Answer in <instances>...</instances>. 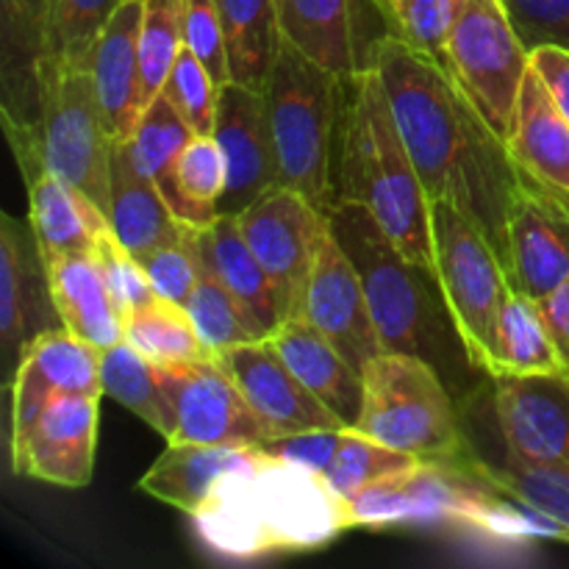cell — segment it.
Wrapping results in <instances>:
<instances>
[{
    "label": "cell",
    "instance_id": "cell-1",
    "mask_svg": "<svg viewBox=\"0 0 569 569\" xmlns=\"http://www.w3.org/2000/svg\"><path fill=\"white\" fill-rule=\"evenodd\" d=\"M367 64L381 76L428 200L456 206L506 267L509 211L520 183L503 139L433 56L383 33L367 48Z\"/></svg>",
    "mask_w": 569,
    "mask_h": 569
},
{
    "label": "cell",
    "instance_id": "cell-2",
    "mask_svg": "<svg viewBox=\"0 0 569 569\" xmlns=\"http://www.w3.org/2000/svg\"><path fill=\"white\" fill-rule=\"evenodd\" d=\"M192 520L198 537L228 559L315 550L353 528L348 498L326 472L264 448L228 472Z\"/></svg>",
    "mask_w": 569,
    "mask_h": 569
},
{
    "label": "cell",
    "instance_id": "cell-3",
    "mask_svg": "<svg viewBox=\"0 0 569 569\" xmlns=\"http://www.w3.org/2000/svg\"><path fill=\"white\" fill-rule=\"evenodd\" d=\"M328 226L359 270L383 353L420 356L442 372L448 387L478 370L450 317L437 272L400 253L365 206L337 200Z\"/></svg>",
    "mask_w": 569,
    "mask_h": 569
},
{
    "label": "cell",
    "instance_id": "cell-4",
    "mask_svg": "<svg viewBox=\"0 0 569 569\" xmlns=\"http://www.w3.org/2000/svg\"><path fill=\"white\" fill-rule=\"evenodd\" d=\"M337 200L365 206L400 253L437 272L431 200L400 137L381 76L372 64L345 81Z\"/></svg>",
    "mask_w": 569,
    "mask_h": 569
},
{
    "label": "cell",
    "instance_id": "cell-5",
    "mask_svg": "<svg viewBox=\"0 0 569 569\" xmlns=\"http://www.w3.org/2000/svg\"><path fill=\"white\" fill-rule=\"evenodd\" d=\"M264 98L281 183L328 214L337 203L345 81L283 39L267 78Z\"/></svg>",
    "mask_w": 569,
    "mask_h": 569
},
{
    "label": "cell",
    "instance_id": "cell-6",
    "mask_svg": "<svg viewBox=\"0 0 569 569\" xmlns=\"http://www.w3.org/2000/svg\"><path fill=\"white\" fill-rule=\"evenodd\" d=\"M365 403L356 431L437 465H465L467 442L448 381L409 353H378L361 370Z\"/></svg>",
    "mask_w": 569,
    "mask_h": 569
},
{
    "label": "cell",
    "instance_id": "cell-7",
    "mask_svg": "<svg viewBox=\"0 0 569 569\" xmlns=\"http://www.w3.org/2000/svg\"><path fill=\"white\" fill-rule=\"evenodd\" d=\"M114 144L100 111L92 72L70 67L42 78L37 131L31 150L17 167L26 183H31L39 172L61 178L106 214Z\"/></svg>",
    "mask_w": 569,
    "mask_h": 569
},
{
    "label": "cell",
    "instance_id": "cell-8",
    "mask_svg": "<svg viewBox=\"0 0 569 569\" xmlns=\"http://www.w3.org/2000/svg\"><path fill=\"white\" fill-rule=\"evenodd\" d=\"M431 231L439 287L461 342L478 372L498 378L503 370L500 317L511 292L503 261L489 239L445 200L431 203Z\"/></svg>",
    "mask_w": 569,
    "mask_h": 569
},
{
    "label": "cell",
    "instance_id": "cell-9",
    "mask_svg": "<svg viewBox=\"0 0 569 569\" xmlns=\"http://www.w3.org/2000/svg\"><path fill=\"white\" fill-rule=\"evenodd\" d=\"M439 61L506 142L531 67V50L517 33L503 0H465Z\"/></svg>",
    "mask_w": 569,
    "mask_h": 569
},
{
    "label": "cell",
    "instance_id": "cell-10",
    "mask_svg": "<svg viewBox=\"0 0 569 569\" xmlns=\"http://www.w3.org/2000/svg\"><path fill=\"white\" fill-rule=\"evenodd\" d=\"M244 239L276 287L283 320L303 317L317 250L328 214L295 189L281 187L237 217Z\"/></svg>",
    "mask_w": 569,
    "mask_h": 569
},
{
    "label": "cell",
    "instance_id": "cell-11",
    "mask_svg": "<svg viewBox=\"0 0 569 569\" xmlns=\"http://www.w3.org/2000/svg\"><path fill=\"white\" fill-rule=\"evenodd\" d=\"M98 395H53L26 433L9 442L11 470L53 487H89L98 448Z\"/></svg>",
    "mask_w": 569,
    "mask_h": 569
},
{
    "label": "cell",
    "instance_id": "cell-12",
    "mask_svg": "<svg viewBox=\"0 0 569 569\" xmlns=\"http://www.w3.org/2000/svg\"><path fill=\"white\" fill-rule=\"evenodd\" d=\"M164 372L176 428L167 442L198 445H250L264 448L272 433L256 417L244 395L220 367V361H198Z\"/></svg>",
    "mask_w": 569,
    "mask_h": 569
},
{
    "label": "cell",
    "instance_id": "cell-13",
    "mask_svg": "<svg viewBox=\"0 0 569 569\" xmlns=\"http://www.w3.org/2000/svg\"><path fill=\"white\" fill-rule=\"evenodd\" d=\"M214 139L228 167V187L217 214L239 217L256 200L283 187L264 89L226 83L220 89Z\"/></svg>",
    "mask_w": 569,
    "mask_h": 569
},
{
    "label": "cell",
    "instance_id": "cell-14",
    "mask_svg": "<svg viewBox=\"0 0 569 569\" xmlns=\"http://www.w3.org/2000/svg\"><path fill=\"white\" fill-rule=\"evenodd\" d=\"M48 22L50 0H0V114L17 164L37 131Z\"/></svg>",
    "mask_w": 569,
    "mask_h": 569
},
{
    "label": "cell",
    "instance_id": "cell-15",
    "mask_svg": "<svg viewBox=\"0 0 569 569\" xmlns=\"http://www.w3.org/2000/svg\"><path fill=\"white\" fill-rule=\"evenodd\" d=\"M303 317L350 361L353 370L361 372L378 353H383L365 283L350 256L333 237L331 226L317 250Z\"/></svg>",
    "mask_w": 569,
    "mask_h": 569
},
{
    "label": "cell",
    "instance_id": "cell-16",
    "mask_svg": "<svg viewBox=\"0 0 569 569\" xmlns=\"http://www.w3.org/2000/svg\"><path fill=\"white\" fill-rule=\"evenodd\" d=\"M506 150L522 192L569 217V122L533 67L522 81Z\"/></svg>",
    "mask_w": 569,
    "mask_h": 569
},
{
    "label": "cell",
    "instance_id": "cell-17",
    "mask_svg": "<svg viewBox=\"0 0 569 569\" xmlns=\"http://www.w3.org/2000/svg\"><path fill=\"white\" fill-rule=\"evenodd\" d=\"M217 361L233 378L256 417L270 428L272 439L317 428H348L315 392L303 387V381L289 370L287 361L267 339L237 345L217 356Z\"/></svg>",
    "mask_w": 569,
    "mask_h": 569
},
{
    "label": "cell",
    "instance_id": "cell-18",
    "mask_svg": "<svg viewBox=\"0 0 569 569\" xmlns=\"http://www.w3.org/2000/svg\"><path fill=\"white\" fill-rule=\"evenodd\" d=\"M11 439L26 433L53 395H103L100 348L67 328H44L22 348L9 381Z\"/></svg>",
    "mask_w": 569,
    "mask_h": 569
},
{
    "label": "cell",
    "instance_id": "cell-19",
    "mask_svg": "<svg viewBox=\"0 0 569 569\" xmlns=\"http://www.w3.org/2000/svg\"><path fill=\"white\" fill-rule=\"evenodd\" d=\"M506 276L531 300L548 298L569 278V217L522 189L509 211Z\"/></svg>",
    "mask_w": 569,
    "mask_h": 569
},
{
    "label": "cell",
    "instance_id": "cell-20",
    "mask_svg": "<svg viewBox=\"0 0 569 569\" xmlns=\"http://www.w3.org/2000/svg\"><path fill=\"white\" fill-rule=\"evenodd\" d=\"M144 0H120L114 14L100 31L92 50L89 72L100 111L106 117L111 139L126 144L137 131L142 117V94H139V31H142Z\"/></svg>",
    "mask_w": 569,
    "mask_h": 569
},
{
    "label": "cell",
    "instance_id": "cell-21",
    "mask_svg": "<svg viewBox=\"0 0 569 569\" xmlns=\"http://www.w3.org/2000/svg\"><path fill=\"white\" fill-rule=\"evenodd\" d=\"M42 289H48L42 256L37 250L31 222L0 214V348L6 383L11 381L22 348L37 337L33 317L42 311Z\"/></svg>",
    "mask_w": 569,
    "mask_h": 569
},
{
    "label": "cell",
    "instance_id": "cell-22",
    "mask_svg": "<svg viewBox=\"0 0 569 569\" xmlns=\"http://www.w3.org/2000/svg\"><path fill=\"white\" fill-rule=\"evenodd\" d=\"M545 378H495V415L517 459L569 465V392L542 387Z\"/></svg>",
    "mask_w": 569,
    "mask_h": 569
},
{
    "label": "cell",
    "instance_id": "cell-23",
    "mask_svg": "<svg viewBox=\"0 0 569 569\" xmlns=\"http://www.w3.org/2000/svg\"><path fill=\"white\" fill-rule=\"evenodd\" d=\"M267 342L278 350L289 370L303 381L348 428H356L365 403V381L361 372L311 326L306 317L283 320Z\"/></svg>",
    "mask_w": 569,
    "mask_h": 569
},
{
    "label": "cell",
    "instance_id": "cell-24",
    "mask_svg": "<svg viewBox=\"0 0 569 569\" xmlns=\"http://www.w3.org/2000/svg\"><path fill=\"white\" fill-rule=\"evenodd\" d=\"M109 226L114 237L131 250L137 259H144L164 244L187 237V222L172 214L170 203L150 178H144L128 159L120 142L111 153V183H109Z\"/></svg>",
    "mask_w": 569,
    "mask_h": 569
},
{
    "label": "cell",
    "instance_id": "cell-25",
    "mask_svg": "<svg viewBox=\"0 0 569 569\" xmlns=\"http://www.w3.org/2000/svg\"><path fill=\"white\" fill-rule=\"evenodd\" d=\"M259 448L250 445L167 442V450L139 478V489L183 515H198L211 489L231 470L248 465Z\"/></svg>",
    "mask_w": 569,
    "mask_h": 569
},
{
    "label": "cell",
    "instance_id": "cell-26",
    "mask_svg": "<svg viewBox=\"0 0 569 569\" xmlns=\"http://www.w3.org/2000/svg\"><path fill=\"white\" fill-rule=\"evenodd\" d=\"M44 272H48V289L53 300L50 306L61 328L100 350L126 339L122 315L92 253L56 259L44 267Z\"/></svg>",
    "mask_w": 569,
    "mask_h": 569
},
{
    "label": "cell",
    "instance_id": "cell-27",
    "mask_svg": "<svg viewBox=\"0 0 569 569\" xmlns=\"http://www.w3.org/2000/svg\"><path fill=\"white\" fill-rule=\"evenodd\" d=\"M281 37L342 81L367 67L359 53L353 0H276Z\"/></svg>",
    "mask_w": 569,
    "mask_h": 569
},
{
    "label": "cell",
    "instance_id": "cell-28",
    "mask_svg": "<svg viewBox=\"0 0 569 569\" xmlns=\"http://www.w3.org/2000/svg\"><path fill=\"white\" fill-rule=\"evenodd\" d=\"M28 198H31L28 222L44 267L64 256L92 253L100 233L111 228L109 217L87 194L50 172H39L28 183Z\"/></svg>",
    "mask_w": 569,
    "mask_h": 569
},
{
    "label": "cell",
    "instance_id": "cell-29",
    "mask_svg": "<svg viewBox=\"0 0 569 569\" xmlns=\"http://www.w3.org/2000/svg\"><path fill=\"white\" fill-rule=\"evenodd\" d=\"M192 137L194 131L187 126V120L178 114L176 106H172L164 94H159V98L142 111V117H139L137 122V131L131 133V139H128L122 148H126L131 164L159 187V192L164 194V200L170 203L172 214H176L178 220L187 222V226L192 228H209L200 220L198 211L187 203V198H183L176 181V164Z\"/></svg>",
    "mask_w": 569,
    "mask_h": 569
},
{
    "label": "cell",
    "instance_id": "cell-30",
    "mask_svg": "<svg viewBox=\"0 0 569 569\" xmlns=\"http://www.w3.org/2000/svg\"><path fill=\"white\" fill-rule=\"evenodd\" d=\"M200 248H203L206 259L214 267L217 276L222 278V283L253 311L256 320L261 322V328L270 337L283 322L281 306H278V295L270 276L250 250L237 217L220 214L209 228H203L200 231Z\"/></svg>",
    "mask_w": 569,
    "mask_h": 569
},
{
    "label": "cell",
    "instance_id": "cell-31",
    "mask_svg": "<svg viewBox=\"0 0 569 569\" xmlns=\"http://www.w3.org/2000/svg\"><path fill=\"white\" fill-rule=\"evenodd\" d=\"M226 28L231 81L264 89L281 48L276 0H214Z\"/></svg>",
    "mask_w": 569,
    "mask_h": 569
},
{
    "label": "cell",
    "instance_id": "cell-32",
    "mask_svg": "<svg viewBox=\"0 0 569 569\" xmlns=\"http://www.w3.org/2000/svg\"><path fill=\"white\" fill-rule=\"evenodd\" d=\"M100 381H103V395H111L117 403L133 411L164 439L172 437L176 415L164 387V372L144 359L131 342L122 339L100 350Z\"/></svg>",
    "mask_w": 569,
    "mask_h": 569
},
{
    "label": "cell",
    "instance_id": "cell-33",
    "mask_svg": "<svg viewBox=\"0 0 569 569\" xmlns=\"http://www.w3.org/2000/svg\"><path fill=\"white\" fill-rule=\"evenodd\" d=\"M122 326H126V342H131L159 370H178V367L217 359L200 339L187 306L172 300L156 298L153 303L131 311Z\"/></svg>",
    "mask_w": 569,
    "mask_h": 569
},
{
    "label": "cell",
    "instance_id": "cell-34",
    "mask_svg": "<svg viewBox=\"0 0 569 569\" xmlns=\"http://www.w3.org/2000/svg\"><path fill=\"white\" fill-rule=\"evenodd\" d=\"M470 467L483 483L548 517L561 531V542H569V465L517 459L509 453L498 467L478 459H470Z\"/></svg>",
    "mask_w": 569,
    "mask_h": 569
},
{
    "label": "cell",
    "instance_id": "cell-35",
    "mask_svg": "<svg viewBox=\"0 0 569 569\" xmlns=\"http://www.w3.org/2000/svg\"><path fill=\"white\" fill-rule=\"evenodd\" d=\"M500 356H503L500 376L545 378V381L565 378V365L550 339L537 300L515 289L506 298L503 317H500Z\"/></svg>",
    "mask_w": 569,
    "mask_h": 569
},
{
    "label": "cell",
    "instance_id": "cell-36",
    "mask_svg": "<svg viewBox=\"0 0 569 569\" xmlns=\"http://www.w3.org/2000/svg\"><path fill=\"white\" fill-rule=\"evenodd\" d=\"M203 270H200L198 287L189 295L187 311L192 317L194 328H198L200 339L206 342V348L214 356L226 353V350L237 348V345L248 342H261L267 339V331L261 328V322L256 320L253 311L231 292V289L222 283V278L217 276L214 267L206 259L203 248Z\"/></svg>",
    "mask_w": 569,
    "mask_h": 569
},
{
    "label": "cell",
    "instance_id": "cell-37",
    "mask_svg": "<svg viewBox=\"0 0 569 569\" xmlns=\"http://www.w3.org/2000/svg\"><path fill=\"white\" fill-rule=\"evenodd\" d=\"M117 6L120 0H50L42 78L50 72L70 70V67L89 70L100 31Z\"/></svg>",
    "mask_w": 569,
    "mask_h": 569
},
{
    "label": "cell",
    "instance_id": "cell-38",
    "mask_svg": "<svg viewBox=\"0 0 569 569\" xmlns=\"http://www.w3.org/2000/svg\"><path fill=\"white\" fill-rule=\"evenodd\" d=\"M183 11L187 0H144L142 31H139L142 111L159 98L178 53L183 50Z\"/></svg>",
    "mask_w": 569,
    "mask_h": 569
},
{
    "label": "cell",
    "instance_id": "cell-39",
    "mask_svg": "<svg viewBox=\"0 0 569 569\" xmlns=\"http://www.w3.org/2000/svg\"><path fill=\"white\" fill-rule=\"evenodd\" d=\"M370 3L376 6L389 37L433 59H442L450 31L465 9V0H370Z\"/></svg>",
    "mask_w": 569,
    "mask_h": 569
},
{
    "label": "cell",
    "instance_id": "cell-40",
    "mask_svg": "<svg viewBox=\"0 0 569 569\" xmlns=\"http://www.w3.org/2000/svg\"><path fill=\"white\" fill-rule=\"evenodd\" d=\"M415 465H420V459L387 448V445L356 431V428H348L337 456L328 465L326 478L342 498H353L361 489L372 487V483L383 481V478L398 476V472L409 470Z\"/></svg>",
    "mask_w": 569,
    "mask_h": 569
},
{
    "label": "cell",
    "instance_id": "cell-41",
    "mask_svg": "<svg viewBox=\"0 0 569 569\" xmlns=\"http://www.w3.org/2000/svg\"><path fill=\"white\" fill-rule=\"evenodd\" d=\"M176 181L187 203L198 211L206 226H211L220 217L217 214V203H220L228 187L226 156H222L214 133H209V137L194 133L189 139L176 164Z\"/></svg>",
    "mask_w": 569,
    "mask_h": 569
},
{
    "label": "cell",
    "instance_id": "cell-42",
    "mask_svg": "<svg viewBox=\"0 0 569 569\" xmlns=\"http://www.w3.org/2000/svg\"><path fill=\"white\" fill-rule=\"evenodd\" d=\"M161 94L176 106L178 114L187 120V126L194 133H203V137L214 133L217 109H220V87L211 78V72L194 59V53L187 44L178 53L176 67L170 70V78H167Z\"/></svg>",
    "mask_w": 569,
    "mask_h": 569
},
{
    "label": "cell",
    "instance_id": "cell-43",
    "mask_svg": "<svg viewBox=\"0 0 569 569\" xmlns=\"http://www.w3.org/2000/svg\"><path fill=\"white\" fill-rule=\"evenodd\" d=\"M94 261H98L100 272L106 278V287H109L111 298H114L117 309H120L122 320H126L131 311L142 309V306L153 303L159 295H156L153 283H150L148 272H144L142 261L114 237V231L100 233L98 244L92 250Z\"/></svg>",
    "mask_w": 569,
    "mask_h": 569
},
{
    "label": "cell",
    "instance_id": "cell-44",
    "mask_svg": "<svg viewBox=\"0 0 569 569\" xmlns=\"http://www.w3.org/2000/svg\"><path fill=\"white\" fill-rule=\"evenodd\" d=\"M200 231L203 228H189L187 237H181L178 242L164 244V248L139 259L159 298L187 306L189 295L198 287L200 270H203Z\"/></svg>",
    "mask_w": 569,
    "mask_h": 569
},
{
    "label": "cell",
    "instance_id": "cell-45",
    "mask_svg": "<svg viewBox=\"0 0 569 569\" xmlns=\"http://www.w3.org/2000/svg\"><path fill=\"white\" fill-rule=\"evenodd\" d=\"M183 44L194 53V59L211 72L217 87L231 83V59H228L226 28L217 14L214 0H187L183 11Z\"/></svg>",
    "mask_w": 569,
    "mask_h": 569
},
{
    "label": "cell",
    "instance_id": "cell-46",
    "mask_svg": "<svg viewBox=\"0 0 569 569\" xmlns=\"http://www.w3.org/2000/svg\"><path fill=\"white\" fill-rule=\"evenodd\" d=\"M506 9L528 50L539 44L569 48V0H506Z\"/></svg>",
    "mask_w": 569,
    "mask_h": 569
},
{
    "label": "cell",
    "instance_id": "cell-47",
    "mask_svg": "<svg viewBox=\"0 0 569 569\" xmlns=\"http://www.w3.org/2000/svg\"><path fill=\"white\" fill-rule=\"evenodd\" d=\"M345 431L348 428H317V431L292 433V437L272 439V442L264 445V450L281 456V459L311 467L317 472H326L333 456H337L339 445H342Z\"/></svg>",
    "mask_w": 569,
    "mask_h": 569
},
{
    "label": "cell",
    "instance_id": "cell-48",
    "mask_svg": "<svg viewBox=\"0 0 569 569\" xmlns=\"http://www.w3.org/2000/svg\"><path fill=\"white\" fill-rule=\"evenodd\" d=\"M531 67L542 78L556 109L569 122V48H561V44H539V48L531 50Z\"/></svg>",
    "mask_w": 569,
    "mask_h": 569
},
{
    "label": "cell",
    "instance_id": "cell-49",
    "mask_svg": "<svg viewBox=\"0 0 569 569\" xmlns=\"http://www.w3.org/2000/svg\"><path fill=\"white\" fill-rule=\"evenodd\" d=\"M539 311H542V320L548 326L550 339H553L556 350H559V359L565 365V376L569 372V278L561 283L556 292H550L548 298L537 300Z\"/></svg>",
    "mask_w": 569,
    "mask_h": 569
},
{
    "label": "cell",
    "instance_id": "cell-50",
    "mask_svg": "<svg viewBox=\"0 0 569 569\" xmlns=\"http://www.w3.org/2000/svg\"><path fill=\"white\" fill-rule=\"evenodd\" d=\"M559 383H561V387H565V389H567V392H569V372H567V376H565V378H561V381H559Z\"/></svg>",
    "mask_w": 569,
    "mask_h": 569
},
{
    "label": "cell",
    "instance_id": "cell-51",
    "mask_svg": "<svg viewBox=\"0 0 569 569\" xmlns=\"http://www.w3.org/2000/svg\"><path fill=\"white\" fill-rule=\"evenodd\" d=\"M503 3H506V0H503Z\"/></svg>",
    "mask_w": 569,
    "mask_h": 569
}]
</instances>
